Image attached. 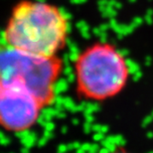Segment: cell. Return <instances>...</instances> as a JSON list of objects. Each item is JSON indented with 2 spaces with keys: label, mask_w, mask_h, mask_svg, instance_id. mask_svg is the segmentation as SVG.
I'll return each mask as SVG.
<instances>
[{
  "label": "cell",
  "mask_w": 153,
  "mask_h": 153,
  "mask_svg": "<svg viewBox=\"0 0 153 153\" xmlns=\"http://www.w3.org/2000/svg\"><path fill=\"white\" fill-rule=\"evenodd\" d=\"M70 22L62 9L37 0H23L12 9L0 37L17 50L57 57L66 46Z\"/></svg>",
  "instance_id": "obj_1"
},
{
  "label": "cell",
  "mask_w": 153,
  "mask_h": 153,
  "mask_svg": "<svg viewBox=\"0 0 153 153\" xmlns=\"http://www.w3.org/2000/svg\"><path fill=\"white\" fill-rule=\"evenodd\" d=\"M75 90L88 102H106L129 84L132 69L121 50L109 42H96L78 54L74 62Z\"/></svg>",
  "instance_id": "obj_2"
},
{
  "label": "cell",
  "mask_w": 153,
  "mask_h": 153,
  "mask_svg": "<svg viewBox=\"0 0 153 153\" xmlns=\"http://www.w3.org/2000/svg\"><path fill=\"white\" fill-rule=\"evenodd\" d=\"M63 70L59 57H41L17 50L0 37V76L2 82H19L28 87L45 108L56 100Z\"/></svg>",
  "instance_id": "obj_3"
},
{
  "label": "cell",
  "mask_w": 153,
  "mask_h": 153,
  "mask_svg": "<svg viewBox=\"0 0 153 153\" xmlns=\"http://www.w3.org/2000/svg\"><path fill=\"white\" fill-rule=\"evenodd\" d=\"M45 105L28 87L19 82L0 85V128L22 133L37 123Z\"/></svg>",
  "instance_id": "obj_4"
},
{
  "label": "cell",
  "mask_w": 153,
  "mask_h": 153,
  "mask_svg": "<svg viewBox=\"0 0 153 153\" xmlns=\"http://www.w3.org/2000/svg\"><path fill=\"white\" fill-rule=\"evenodd\" d=\"M99 153H132L130 150H128L127 148L123 147V146H115L114 148H109L106 149V150L100 151Z\"/></svg>",
  "instance_id": "obj_5"
},
{
  "label": "cell",
  "mask_w": 153,
  "mask_h": 153,
  "mask_svg": "<svg viewBox=\"0 0 153 153\" xmlns=\"http://www.w3.org/2000/svg\"><path fill=\"white\" fill-rule=\"evenodd\" d=\"M1 82H2V79H1V76H0V85H1Z\"/></svg>",
  "instance_id": "obj_6"
}]
</instances>
